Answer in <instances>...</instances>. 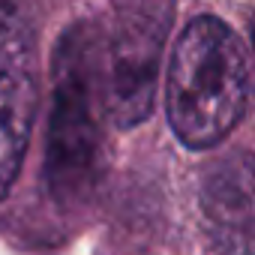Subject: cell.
I'll use <instances>...</instances> for the list:
<instances>
[{
  "instance_id": "2",
  "label": "cell",
  "mask_w": 255,
  "mask_h": 255,
  "mask_svg": "<svg viewBox=\"0 0 255 255\" xmlns=\"http://www.w3.org/2000/svg\"><path fill=\"white\" fill-rule=\"evenodd\" d=\"M99 132L93 117V42L84 27L69 30L54 57V105L48 126L45 180L57 201H81L96 180Z\"/></svg>"
},
{
  "instance_id": "4",
  "label": "cell",
  "mask_w": 255,
  "mask_h": 255,
  "mask_svg": "<svg viewBox=\"0 0 255 255\" xmlns=\"http://www.w3.org/2000/svg\"><path fill=\"white\" fill-rule=\"evenodd\" d=\"M36 111L33 36L21 12L0 0V198L18 177Z\"/></svg>"
},
{
  "instance_id": "1",
  "label": "cell",
  "mask_w": 255,
  "mask_h": 255,
  "mask_svg": "<svg viewBox=\"0 0 255 255\" xmlns=\"http://www.w3.org/2000/svg\"><path fill=\"white\" fill-rule=\"evenodd\" d=\"M246 99V57L234 30L213 15L195 18L177 39L168 69L174 135L195 150L219 144L240 123Z\"/></svg>"
},
{
  "instance_id": "6",
  "label": "cell",
  "mask_w": 255,
  "mask_h": 255,
  "mask_svg": "<svg viewBox=\"0 0 255 255\" xmlns=\"http://www.w3.org/2000/svg\"><path fill=\"white\" fill-rule=\"evenodd\" d=\"M252 45H255V18H252Z\"/></svg>"
},
{
  "instance_id": "3",
  "label": "cell",
  "mask_w": 255,
  "mask_h": 255,
  "mask_svg": "<svg viewBox=\"0 0 255 255\" xmlns=\"http://www.w3.org/2000/svg\"><path fill=\"white\" fill-rule=\"evenodd\" d=\"M174 18V0H117L105 42V108L123 129L153 108L156 72Z\"/></svg>"
},
{
  "instance_id": "5",
  "label": "cell",
  "mask_w": 255,
  "mask_h": 255,
  "mask_svg": "<svg viewBox=\"0 0 255 255\" xmlns=\"http://www.w3.org/2000/svg\"><path fill=\"white\" fill-rule=\"evenodd\" d=\"M201 207L222 255H255V153L237 150L210 165Z\"/></svg>"
}]
</instances>
